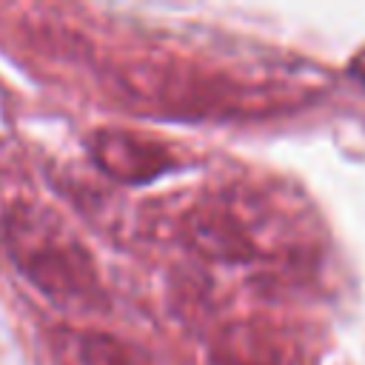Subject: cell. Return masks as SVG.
I'll use <instances>...</instances> for the list:
<instances>
[{"label":"cell","mask_w":365,"mask_h":365,"mask_svg":"<svg viewBox=\"0 0 365 365\" xmlns=\"http://www.w3.org/2000/svg\"><path fill=\"white\" fill-rule=\"evenodd\" d=\"M3 245L31 288L63 308H103L106 291L88 248L48 211L14 208L3 217Z\"/></svg>","instance_id":"obj_1"},{"label":"cell","mask_w":365,"mask_h":365,"mask_svg":"<svg viewBox=\"0 0 365 365\" xmlns=\"http://www.w3.org/2000/svg\"><path fill=\"white\" fill-rule=\"evenodd\" d=\"M91 157L108 177L123 182H148L177 165V160L168 154L165 145L117 128H106L94 134Z\"/></svg>","instance_id":"obj_2"},{"label":"cell","mask_w":365,"mask_h":365,"mask_svg":"<svg viewBox=\"0 0 365 365\" xmlns=\"http://www.w3.org/2000/svg\"><path fill=\"white\" fill-rule=\"evenodd\" d=\"M77 359L80 365H143L131 345H125L123 339L111 334H100V331L80 336Z\"/></svg>","instance_id":"obj_3"}]
</instances>
